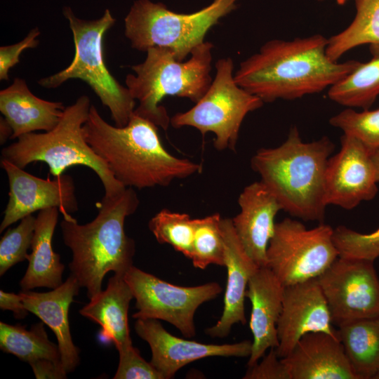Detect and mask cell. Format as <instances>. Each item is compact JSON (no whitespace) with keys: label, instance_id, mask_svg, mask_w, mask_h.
I'll return each instance as SVG.
<instances>
[{"label":"cell","instance_id":"1","mask_svg":"<svg viewBox=\"0 0 379 379\" xmlns=\"http://www.w3.org/2000/svg\"><path fill=\"white\" fill-rule=\"evenodd\" d=\"M328 39L317 34L285 41L272 39L241 62L234 74L236 83L263 102L295 100L330 88L360 62L331 60Z\"/></svg>","mask_w":379,"mask_h":379},{"label":"cell","instance_id":"2","mask_svg":"<svg viewBox=\"0 0 379 379\" xmlns=\"http://www.w3.org/2000/svg\"><path fill=\"white\" fill-rule=\"evenodd\" d=\"M157 128L134 113L125 126H112L92 105L83 133L94 152L126 187H166L201 172L200 164L178 158L165 149Z\"/></svg>","mask_w":379,"mask_h":379},{"label":"cell","instance_id":"3","mask_svg":"<svg viewBox=\"0 0 379 379\" xmlns=\"http://www.w3.org/2000/svg\"><path fill=\"white\" fill-rule=\"evenodd\" d=\"M139 203L132 187H126L117 195L104 196L92 221L81 225L72 216L61 221L64 244L72 253L70 274L86 288L89 299L102 291L107 273L124 276L133 265L135 243L126 234L124 222Z\"/></svg>","mask_w":379,"mask_h":379},{"label":"cell","instance_id":"4","mask_svg":"<svg viewBox=\"0 0 379 379\" xmlns=\"http://www.w3.org/2000/svg\"><path fill=\"white\" fill-rule=\"evenodd\" d=\"M335 149L324 136L304 142L296 126L279 146L261 148L252 157V169L274 195L283 211L305 221L324 222L327 162Z\"/></svg>","mask_w":379,"mask_h":379},{"label":"cell","instance_id":"5","mask_svg":"<svg viewBox=\"0 0 379 379\" xmlns=\"http://www.w3.org/2000/svg\"><path fill=\"white\" fill-rule=\"evenodd\" d=\"M213 48L212 43L204 41L185 61H178L168 48H149L145 60L131 67L135 74H128L125 79L131 96L139 102L133 113L167 130L171 118L160 103L167 95L195 103L204 96L213 81Z\"/></svg>","mask_w":379,"mask_h":379},{"label":"cell","instance_id":"6","mask_svg":"<svg viewBox=\"0 0 379 379\" xmlns=\"http://www.w3.org/2000/svg\"><path fill=\"white\" fill-rule=\"evenodd\" d=\"M90 99L80 96L65 107L58 125L42 133L24 134L1 150V159L24 168L32 162H44L54 177L68 168L82 165L93 170L100 179L106 197L117 195L126 188L85 140L83 126L89 115Z\"/></svg>","mask_w":379,"mask_h":379},{"label":"cell","instance_id":"7","mask_svg":"<svg viewBox=\"0 0 379 379\" xmlns=\"http://www.w3.org/2000/svg\"><path fill=\"white\" fill-rule=\"evenodd\" d=\"M63 15L73 34L74 55L64 69L40 79L38 83L46 88H55L68 79L85 81L107 107L115 126L127 125L133 115L135 100L127 87L120 84L106 67L103 53V39L116 20L110 11L95 20L77 17L70 7L63 8Z\"/></svg>","mask_w":379,"mask_h":379},{"label":"cell","instance_id":"8","mask_svg":"<svg viewBox=\"0 0 379 379\" xmlns=\"http://www.w3.org/2000/svg\"><path fill=\"white\" fill-rule=\"evenodd\" d=\"M237 1L213 0L197 12L180 13L161 2L137 0L124 18V34L133 48L146 52L166 47L184 61L220 20L237 8Z\"/></svg>","mask_w":379,"mask_h":379},{"label":"cell","instance_id":"9","mask_svg":"<svg viewBox=\"0 0 379 379\" xmlns=\"http://www.w3.org/2000/svg\"><path fill=\"white\" fill-rule=\"evenodd\" d=\"M215 67V75L204 96L191 109L173 115L171 124L175 128H195L203 135L211 132L217 150L234 151L244 118L264 102L236 83L231 58L219 59Z\"/></svg>","mask_w":379,"mask_h":379},{"label":"cell","instance_id":"10","mask_svg":"<svg viewBox=\"0 0 379 379\" xmlns=\"http://www.w3.org/2000/svg\"><path fill=\"white\" fill-rule=\"evenodd\" d=\"M333 229L324 222L307 229L289 218L276 222L267 266L286 287L316 279L339 257Z\"/></svg>","mask_w":379,"mask_h":379},{"label":"cell","instance_id":"11","mask_svg":"<svg viewBox=\"0 0 379 379\" xmlns=\"http://www.w3.org/2000/svg\"><path fill=\"white\" fill-rule=\"evenodd\" d=\"M124 277L136 301L138 312L133 318L167 321L189 338L196 335L194 317L198 307L217 298L222 291L216 282L197 286H176L133 265Z\"/></svg>","mask_w":379,"mask_h":379},{"label":"cell","instance_id":"12","mask_svg":"<svg viewBox=\"0 0 379 379\" xmlns=\"http://www.w3.org/2000/svg\"><path fill=\"white\" fill-rule=\"evenodd\" d=\"M373 262L338 257L317 278L338 327L379 317V277Z\"/></svg>","mask_w":379,"mask_h":379},{"label":"cell","instance_id":"13","mask_svg":"<svg viewBox=\"0 0 379 379\" xmlns=\"http://www.w3.org/2000/svg\"><path fill=\"white\" fill-rule=\"evenodd\" d=\"M371 151L356 137L343 134L340 149L328 160L325 173L326 206L350 210L371 201L378 187Z\"/></svg>","mask_w":379,"mask_h":379},{"label":"cell","instance_id":"14","mask_svg":"<svg viewBox=\"0 0 379 379\" xmlns=\"http://www.w3.org/2000/svg\"><path fill=\"white\" fill-rule=\"evenodd\" d=\"M1 166L8 180V201L0 225V232L27 215L41 210L58 208L63 218L77 211L75 185L69 175L53 180L34 176L24 168L1 159Z\"/></svg>","mask_w":379,"mask_h":379},{"label":"cell","instance_id":"15","mask_svg":"<svg viewBox=\"0 0 379 379\" xmlns=\"http://www.w3.org/2000/svg\"><path fill=\"white\" fill-rule=\"evenodd\" d=\"M328 303L317 278L284 287L277 322L278 357H286L302 336L323 332L337 336Z\"/></svg>","mask_w":379,"mask_h":379},{"label":"cell","instance_id":"16","mask_svg":"<svg viewBox=\"0 0 379 379\" xmlns=\"http://www.w3.org/2000/svg\"><path fill=\"white\" fill-rule=\"evenodd\" d=\"M137 335L146 341L152 351L150 363L164 377L170 379L187 364L208 357H249L252 342L232 344H206L186 340L168 333L157 319H138Z\"/></svg>","mask_w":379,"mask_h":379},{"label":"cell","instance_id":"17","mask_svg":"<svg viewBox=\"0 0 379 379\" xmlns=\"http://www.w3.org/2000/svg\"><path fill=\"white\" fill-rule=\"evenodd\" d=\"M238 204L240 212L232 218L236 234L247 255L258 266H267V250L281 206L261 181L246 186Z\"/></svg>","mask_w":379,"mask_h":379},{"label":"cell","instance_id":"18","mask_svg":"<svg viewBox=\"0 0 379 379\" xmlns=\"http://www.w3.org/2000/svg\"><path fill=\"white\" fill-rule=\"evenodd\" d=\"M284 286L267 266H261L249 279L246 298L251 304L249 327L253 335L248 366L256 364L268 349L279 345L277 322Z\"/></svg>","mask_w":379,"mask_h":379},{"label":"cell","instance_id":"19","mask_svg":"<svg viewBox=\"0 0 379 379\" xmlns=\"http://www.w3.org/2000/svg\"><path fill=\"white\" fill-rule=\"evenodd\" d=\"M220 227L225 243V267L227 268L224 307L220 319L205 333L212 338H222L229 335L234 324H246V293L250 278L260 266L242 247L232 218H222Z\"/></svg>","mask_w":379,"mask_h":379},{"label":"cell","instance_id":"20","mask_svg":"<svg viewBox=\"0 0 379 379\" xmlns=\"http://www.w3.org/2000/svg\"><path fill=\"white\" fill-rule=\"evenodd\" d=\"M281 361L291 379H358L337 336L309 333Z\"/></svg>","mask_w":379,"mask_h":379},{"label":"cell","instance_id":"21","mask_svg":"<svg viewBox=\"0 0 379 379\" xmlns=\"http://www.w3.org/2000/svg\"><path fill=\"white\" fill-rule=\"evenodd\" d=\"M80 288L77 279L70 274L60 286L51 291H21L19 293L26 309L55 333L61 361L67 373L74 371L79 364V350L72 341L68 312Z\"/></svg>","mask_w":379,"mask_h":379},{"label":"cell","instance_id":"22","mask_svg":"<svg viewBox=\"0 0 379 379\" xmlns=\"http://www.w3.org/2000/svg\"><path fill=\"white\" fill-rule=\"evenodd\" d=\"M133 298L124 275L114 274L106 289L90 299L79 313L101 326L99 338L102 343H112L121 352L133 346L128 319Z\"/></svg>","mask_w":379,"mask_h":379},{"label":"cell","instance_id":"23","mask_svg":"<svg viewBox=\"0 0 379 379\" xmlns=\"http://www.w3.org/2000/svg\"><path fill=\"white\" fill-rule=\"evenodd\" d=\"M65 109L60 102L35 96L20 78H15L11 85L0 91V111L13 129L11 139L36 131H51Z\"/></svg>","mask_w":379,"mask_h":379},{"label":"cell","instance_id":"24","mask_svg":"<svg viewBox=\"0 0 379 379\" xmlns=\"http://www.w3.org/2000/svg\"><path fill=\"white\" fill-rule=\"evenodd\" d=\"M59 213L58 208H46L38 213L31 246L32 252L27 256L28 267L20 281L22 291L39 287L53 289L63 283L62 277L65 265L60 261V255L52 247Z\"/></svg>","mask_w":379,"mask_h":379},{"label":"cell","instance_id":"25","mask_svg":"<svg viewBox=\"0 0 379 379\" xmlns=\"http://www.w3.org/2000/svg\"><path fill=\"white\" fill-rule=\"evenodd\" d=\"M337 335L358 379H379V317L344 324Z\"/></svg>","mask_w":379,"mask_h":379},{"label":"cell","instance_id":"26","mask_svg":"<svg viewBox=\"0 0 379 379\" xmlns=\"http://www.w3.org/2000/svg\"><path fill=\"white\" fill-rule=\"evenodd\" d=\"M356 15L343 31L328 39L326 54L338 61L346 52L368 44L372 55L379 54V0H355Z\"/></svg>","mask_w":379,"mask_h":379},{"label":"cell","instance_id":"27","mask_svg":"<svg viewBox=\"0 0 379 379\" xmlns=\"http://www.w3.org/2000/svg\"><path fill=\"white\" fill-rule=\"evenodd\" d=\"M44 324L37 323L27 330L21 325L1 321V350L29 364L39 359L62 364L58 346L48 340Z\"/></svg>","mask_w":379,"mask_h":379},{"label":"cell","instance_id":"28","mask_svg":"<svg viewBox=\"0 0 379 379\" xmlns=\"http://www.w3.org/2000/svg\"><path fill=\"white\" fill-rule=\"evenodd\" d=\"M379 95V54L360 65L346 77L330 87L332 101L347 107L368 109Z\"/></svg>","mask_w":379,"mask_h":379},{"label":"cell","instance_id":"29","mask_svg":"<svg viewBox=\"0 0 379 379\" xmlns=\"http://www.w3.org/2000/svg\"><path fill=\"white\" fill-rule=\"evenodd\" d=\"M148 227L159 244H169L192 259L195 219L191 218L190 215L164 208L150 219Z\"/></svg>","mask_w":379,"mask_h":379},{"label":"cell","instance_id":"30","mask_svg":"<svg viewBox=\"0 0 379 379\" xmlns=\"http://www.w3.org/2000/svg\"><path fill=\"white\" fill-rule=\"evenodd\" d=\"M221 217L215 213L195 218L192 262L204 270L210 265L225 266V243L220 227Z\"/></svg>","mask_w":379,"mask_h":379},{"label":"cell","instance_id":"31","mask_svg":"<svg viewBox=\"0 0 379 379\" xmlns=\"http://www.w3.org/2000/svg\"><path fill=\"white\" fill-rule=\"evenodd\" d=\"M329 123L358 138L371 151L379 149V108L362 112L347 108L332 117Z\"/></svg>","mask_w":379,"mask_h":379},{"label":"cell","instance_id":"32","mask_svg":"<svg viewBox=\"0 0 379 379\" xmlns=\"http://www.w3.org/2000/svg\"><path fill=\"white\" fill-rule=\"evenodd\" d=\"M36 218L29 215L17 227L8 229L0 241V275L11 267L27 260L34 234Z\"/></svg>","mask_w":379,"mask_h":379},{"label":"cell","instance_id":"33","mask_svg":"<svg viewBox=\"0 0 379 379\" xmlns=\"http://www.w3.org/2000/svg\"><path fill=\"white\" fill-rule=\"evenodd\" d=\"M333 238L339 257L373 262L379 258V227L363 234L339 225L333 229Z\"/></svg>","mask_w":379,"mask_h":379},{"label":"cell","instance_id":"34","mask_svg":"<svg viewBox=\"0 0 379 379\" xmlns=\"http://www.w3.org/2000/svg\"><path fill=\"white\" fill-rule=\"evenodd\" d=\"M119 361L114 379H164L152 364L146 361L139 350L131 346L119 352Z\"/></svg>","mask_w":379,"mask_h":379},{"label":"cell","instance_id":"35","mask_svg":"<svg viewBox=\"0 0 379 379\" xmlns=\"http://www.w3.org/2000/svg\"><path fill=\"white\" fill-rule=\"evenodd\" d=\"M40 31L37 27L29 31L28 34L20 41L9 46L0 47V79L8 80L11 68L20 62L22 52L28 48H34L39 44L36 38Z\"/></svg>","mask_w":379,"mask_h":379},{"label":"cell","instance_id":"36","mask_svg":"<svg viewBox=\"0 0 379 379\" xmlns=\"http://www.w3.org/2000/svg\"><path fill=\"white\" fill-rule=\"evenodd\" d=\"M244 379H291L286 365L275 350L270 349L260 363L248 366Z\"/></svg>","mask_w":379,"mask_h":379},{"label":"cell","instance_id":"37","mask_svg":"<svg viewBox=\"0 0 379 379\" xmlns=\"http://www.w3.org/2000/svg\"><path fill=\"white\" fill-rule=\"evenodd\" d=\"M36 378H66L67 371L62 364L48 359H39L29 364Z\"/></svg>","mask_w":379,"mask_h":379},{"label":"cell","instance_id":"38","mask_svg":"<svg viewBox=\"0 0 379 379\" xmlns=\"http://www.w3.org/2000/svg\"><path fill=\"white\" fill-rule=\"evenodd\" d=\"M0 308L11 310L17 319L25 318L29 312L25 307L20 295L0 291Z\"/></svg>","mask_w":379,"mask_h":379},{"label":"cell","instance_id":"39","mask_svg":"<svg viewBox=\"0 0 379 379\" xmlns=\"http://www.w3.org/2000/svg\"><path fill=\"white\" fill-rule=\"evenodd\" d=\"M13 129L5 118H0V143L4 145L6 140L11 138Z\"/></svg>","mask_w":379,"mask_h":379},{"label":"cell","instance_id":"40","mask_svg":"<svg viewBox=\"0 0 379 379\" xmlns=\"http://www.w3.org/2000/svg\"><path fill=\"white\" fill-rule=\"evenodd\" d=\"M372 159L375 169L376 179L379 182V149L372 152Z\"/></svg>","mask_w":379,"mask_h":379},{"label":"cell","instance_id":"41","mask_svg":"<svg viewBox=\"0 0 379 379\" xmlns=\"http://www.w3.org/2000/svg\"><path fill=\"white\" fill-rule=\"evenodd\" d=\"M339 5H344L348 0H335Z\"/></svg>","mask_w":379,"mask_h":379},{"label":"cell","instance_id":"42","mask_svg":"<svg viewBox=\"0 0 379 379\" xmlns=\"http://www.w3.org/2000/svg\"><path fill=\"white\" fill-rule=\"evenodd\" d=\"M317 1H324V0H316Z\"/></svg>","mask_w":379,"mask_h":379}]
</instances>
